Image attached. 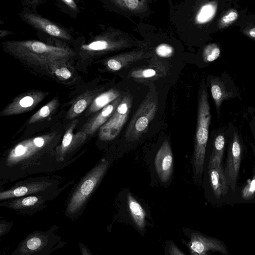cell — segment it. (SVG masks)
<instances>
[{"mask_svg": "<svg viewBox=\"0 0 255 255\" xmlns=\"http://www.w3.org/2000/svg\"><path fill=\"white\" fill-rule=\"evenodd\" d=\"M111 44L107 40L100 39L93 41L89 44H84L81 49L88 51H104L110 48Z\"/></svg>", "mask_w": 255, "mask_h": 255, "instance_id": "cell-26", "label": "cell"}, {"mask_svg": "<svg viewBox=\"0 0 255 255\" xmlns=\"http://www.w3.org/2000/svg\"><path fill=\"white\" fill-rule=\"evenodd\" d=\"M45 200L40 196H29L5 201L1 206L10 208L23 215L32 216L43 209Z\"/></svg>", "mask_w": 255, "mask_h": 255, "instance_id": "cell-12", "label": "cell"}, {"mask_svg": "<svg viewBox=\"0 0 255 255\" xmlns=\"http://www.w3.org/2000/svg\"><path fill=\"white\" fill-rule=\"evenodd\" d=\"M157 109V100L154 96L148 95L135 113L127 128L125 138L127 141L137 140L147 131Z\"/></svg>", "mask_w": 255, "mask_h": 255, "instance_id": "cell-5", "label": "cell"}, {"mask_svg": "<svg viewBox=\"0 0 255 255\" xmlns=\"http://www.w3.org/2000/svg\"><path fill=\"white\" fill-rule=\"evenodd\" d=\"M225 145V140L224 135H218L216 138L214 149L211 157H218L222 160L224 156V151Z\"/></svg>", "mask_w": 255, "mask_h": 255, "instance_id": "cell-27", "label": "cell"}, {"mask_svg": "<svg viewBox=\"0 0 255 255\" xmlns=\"http://www.w3.org/2000/svg\"><path fill=\"white\" fill-rule=\"evenodd\" d=\"M44 98L43 93L33 92L18 98L1 113L2 116H11L28 112L34 109Z\"/></svg>", "mask_w": 255, "mask_h": 255, "instance_id": "cell-13", "label": "cell"}, {"mask_svg": "<svg viewBox=\"0 0 255 255\" xmlns=\"http://www.w3.org/2000/svg\"><path fill=\"white\" fill-rule=\"evenodd\" d=\"M59 227L53 225L46 231L36 230L22 240L11 255H36L55 248L61 241Z\"/></svg>", "mask_w": 255, "mask_h": 255, "instance_id": "cell-4", "label": "cell"}, {"mask_svg": "<svg viewBox=\"0 0 255 255\" xmlns=\"http://www.w3.org/2000/svg\"><path fill=\"white\" fill-rule=\"evenodd\" d=\"M55 75L63 79H68L72 77V74L69 69L65 67H60L56 68L54 72Z\"/></svg>", "mask_w": 255, "mask_h": 255, "instance_id": "cell-34", "label": "cell"}, {"mask_svg": "<svg viewBox=\"0 0 255 255\" xmlns=\"http://www.w3.org/2000/svg\"><path fill=\"white\" fill-rule=\"evenodd\" d=\"M122 98L120 97L117 100L109 104L93 118L84 126L82 130L86 135L94 134L98 130L104 125L112 117V115L120 103Z\"/></svg>", "mask_w": 255, "mask_h": 255, "instance_id": "cell-18", "label": "cell"}, {"mask_svg": "<svg viewBox=\"0 0 255 255\" xmlns=\"http://www.w3.org/2000/svg\"><path fill=\"white\" fill-rule=\"evenodd\" d=\"M255 196V176L249 181L242 192V196L246 200H250Z\"/></svg>", "mask_w": 255, "mask_h": 255, "instance_id": "cell-31", "label": "cell"}, {"mask_svg": "<svg viewBox=\"0 0 255 255\" xmlns=\"http://www.w3.org/2000/svg\"><path fill=\"white\" fill-rule=\"evenodd\" d=\"M211 92L214 100L218 114H220V108L223 101L227 100L233 96L232 93L228 92L224 83L219 79L211 80Z\"/></svg>", "mask_w": 255, "mask_h": 255, "instance_id": "cell-20", "label": "cell"}, {"mask_svg": "<svg viewBox=\"0 0 255 255\" xmlns=\"http://www.w3.org/2000/svg\"><path fill=\"white\" fill-rule=\"evenodd\" d=\"M156 75L157 72L155 69L149 68L144 69V70L134 72L132 74V76L135 78H148L154 77L156 76Z\"/></svg>", "mask_w": 255, "mask_h": 255, "instance_id": "cell-33", "label": "cell"}, {"mask_svg": "<svg viewBox=\"0 0 255 255\" xmlns=\"http://www.w3.org/2000/svg\"><path fill=\"white\" fill-rule=\"evenodd\" d=\"M112 2L123 9L136 12L142 10L147 6V1L144 0H115Z\"/></svg>", "mask_w": 255, "mask_h": 255, "instance_id": "cell-23", "label": "cell"}, {"mask_svg": "<svg viewBox=\"0 0 255 255\" xmlns=\"http://www.w3.org/2000/svg\"><path fill=\"white\" fill-rule=\"evenodd\" d=\"M51 185L52 183L45 181L27 183L20 186L0 193V200L3 201L35 194L45 190Z\"/></svg>", "mask_w": 255, "mask_h": 255, "instance_id": "cell-16", "label": "cell"}, {"mask_svg": "<svg viewBox=\"0 0 255 255\" xmlns=\"http://www.w3.org/2000/svg\"><path fill=\"white\" fill-rule=\"evenodd\" d=\"M137 54L126 55V60L122 61H119L115 58L111 59L107 61V65L111 71H118L125 66L126 61L130 62L131 61L129 60L132 61L134 59H137Z\"/></svg>", "mask_w": 255, "mask_h": 255, "instance_id": "cell-29", "label": "cell"}, {"mask_svg": "<svg viewBox=\"0 0 255 255\" xmlns=\"http://www.w3.org/2000/svg\"><path fill=\"white\" fill-rule=\"evenodd\" d=\"M66 244V242L61 241L60 243H59V244L57 245V246L55 248H54L51 250H50V251H45V252H43L39 253L36 255H49L51 253H52L53 252L55 251L56 250H57L58 249L62 248Z\"/></svg>", "mask_w": 255, "mask_h": 255, "instance_id": "cell-37", "label": "cell"}, {"mask_svg": "<svg viewBox=\"0 0 255 255\" xmlns=\"http://www.w3.org/2000/svg\"><path fill=\"white\" fill-rule=\"evenodd\" d=\"M91 101L90 97H85L78 100L69 109L67 114L66 118L72 120L81 114L88 107Z\"/></svg>", "mask_w": 255, "mask_h": 255, "instance_id": "cell-24", "label": "cell"}, {"mask_svg": "<svg viewBox=\"0 0 255 255\" xmlns=\"http://www.w3.org/2000/svg\"><path fill=\"white\" fill-rule=\"evenodd\" d=\"M79 246L82 255H94L88 247L83 243L79 242Z\"/></svg>", "mask_w": 255, "mask_h": 255, "instance_id": "cell-36", "label": "cell"}, {"mask_svg": "<svg viewBox=\"0 0 255 255\" xmlns=\"http://www.w3.org/2000/svg\"><path fill=\"white\" fill-rule=\"evenodd\" d=\"M239 17V14L235 10H230L220 20L218 27L219 29L226 28L235 21Z\"/></svg>", "mask_w": 255, "mask_h": 255, "instance_id": "cell-28", "label": "cell"}, {"mask_svg": "<svg viewBox=\"0 0 255 255\" xmlns=\"http://www.w3.org/2000/svg\"><path fill=\"white\" fill-rule=\"evenodd\" d=\"M242 152L239 135L235 132L230 143L226 165L224 169L228 186L233 191H235L239 175Z\"/></svg>", "mask_w": 255, "mask_h": 255, "instance_id": "cell-9", "label": "cell"}, {"mask_svg": "<svg viewBox=\"0 0 255 255\" xmlns=\"http://www.w3.org/2000/svg\"><path fill=\"white\" fill-rule=\"evenodd\" d=\"M13 225V222L7 221L5 219L0 221V237H2L8 234Z\"/></svg>", "mask_w": 255, "mask_h": 255, "instance_id": "cell-35", "label": "cell"}, {"mask_svg": "<svg viewBox=\"0 0 255 255\" xmlns=\"http://www.w3.org/2000/svg\"><path fill=\"white\" fill-rule=\"evenodd\" d=\"M220 53V49L217 44L215 43L208 44L203 50V60L206 62H213L219 57Z\"/></svg>", "mask_w": 255, "mask_h": 255, "instance_id": "cell-25", "label": "cell"}, {"mask_svg": "<svg viewBox=\"0 0 255 255\" xmlns=\"http://www.w3.org/2000/svg\"><path fill=\"white\" fill-rule=\"evenodd\" d=\"M156 54L161 58H170L174 53L172 46L167 43L160 44L156 49Z\"/></svg>", "mask_w": 255, "mask_h": 255, "instance_id": "cell-30", "label": "cell"}, {"mask_svg": "<svg viewBox=\"0 0 255 255\" xmlns=\"http://www.w3.org/2000/svg\"><path fill=\"white\" fill-rule=\"evenodd\" d=\"M254 132H255V125H254Z\"/></svg>", "mask_w": 255, "mask_h": 255, "instance_id": "cell-40", "label": "cell"}, {"mask_svg": "<svg viewBox=\"0 0 255 255\" xmlns=\"http://www.w3.org/2000/svg\"><path fill=\"white\" fill-rule=\"evenodd\" d=\"M182 230L184 235L189 239L188 241L182 240V244L187 247L191 255H209L208 253L212 251H217L222 254L227 252L226 248L220 241L190 228H183Z\"/></svg>", "mask_w": 255, "mask_h": 255, "instance_id": "cell-8", "label": "cell"}, {"mask_svg": "<svg viewBox=\"0 0 255 255\" xmlns=\"http://www.w3.org/2000/svg\"><path fill=\"white\" fill-rule=\"evenodd\" d=\"M127 205L131 223L141 235H144L146 231V227L149 224L147 221V214L144 208L129 193L127 196Z\"/></svg>", "mask_w": 255, "mask_h": 255, "instance_id": "cell-15", "label": "cell"}, {"mask_svg": "<svg viewBox=\"0 0 255 255\" xmlns=\"http://www.w3.org/2000/svg\"><path fill=\"white\" fill-rule=\"evenodd\" d=\"M5 49L17 58L29 63L46 65L66 59L70 50L36 40L13 41L4 43Z\"/></svg>", "mask_w": 255, "mask_h": 255, "instance_id": "cell-1", "label": "cell"}, {"mask_svg": "<svg viewBox=\"0 0 255 255\" xmlns=\"http://www.w3.org/2000/svg\"><path fill=\"white\" fill-rule=\"evenodd\" d=\"M132 104L131 96L127 95L122 98L112 117L100 128L99 137L101 140L111 141L119 135L127 121Z\"/></svg>", "mask_w": 255, "mask_h": 255, "instance_id": "cell-7", "label": "cell"}, {"mask_svg": "<svg viewBox=\"0 0 255 255\" xmlns=\"http://www.w3.org/2000/svg\"><path fill=\"white\" fill-rule=\"evenodd\" d=\"M78 123V121H74L67 129L63 136L62 143L57 149V157L59 161L64 160L66 155L84 141L86 134L82 132L74 134V130Z\"/></svg>", "mask_w": 255, "mask_h": 255, "instance_id": "cell-14", "label": "cell"}, {"mask_svg": "<svg viewBox=\"0 0 255 255\" xmlns=\"http://www.w3.org/2000/svg\"><path fill=\"white\" fill-rule=\"evenodd\" d=\"M155 167L160 180L167 182L170 179L174 168V157L168 140L161 145L155 158Z\"/></svg>", "mask_w": 255, "mask_h": 255, "instance_id": "cell-10", "label": "cell"}, {"mask_svg": "<svg viewBox=\"0 0 255 255\" xmlns=\"http://www.w3.org/2000/svg\"><path fill=\"white\" fill-rule=\"evenodd\" d=\"M24 18L29 24L52 36L65 40L71 39L66 32L49 20L32 14H26Z\"/></svg>", "mask_w": 255, "mask_h": 255, "instance_id": "cell-17", "label": "cell"}, {"mask_svg": "<svg viewBox=\"0 0 255 255\" xmlns=\"http://www.w3.org/2000/svg\"><path fill=\"white\" fill-rule=\"evenodd\" d=\"M217 8V1L208 2L202 5L196 16V24H204L211 21L216 14Z\"/></svg>", "mask_w": 255, "mask_h": 255, "instance_id": "cell-21", "label": "cell"}, {"mask_svg": "<svg viewBox=\"0 0 255 255\" xmlns=\"http://www.w3.org/2000/svg\"><path fill=\"white\" fill-rule=\"evenodd\" d=\"M218 157L210 158L208 173L213 191L217 198L225 196L228 191V185L221 163Z\"/></svg>", "mask_w": 255, "mask_h": 255, "instance_id": "cell-11", "label": "cell"}, {"mask_svg": "<svg viewBox=\"0 0 255 255\" xmlns=\"http://www.w3.org/2000/svg\"><path fill=\"white\" fill-rule=\"evenodd\" d=\"M54 137L53 135H46L29 138L19 143L11 150L7 157V166H15L36 156L47 148Z\"/></svg>", "mask_w": 255, "mask_h": 255, "instance_id": "cell-6", "label": "cell"}, {"mask_svg": "<svg viewBox=\"0 0 255 255\" xmlns=\"http://www.w3.org/2000/svg\"><path fill=\"white\" fill-rule=\"evenodd\" d=\"M120 97V92L117 89H113L103 93L93 101L89 109L88 113H94L102 110Z\"/></svg>", "mask_w": 255, "mask_h": 255, "instance_id": "cell-19", "label": "cell"}, {"mask_svg": "<svg viewBox=\"0 0 255 255\" xmlns=\"http://www.w3.org/2000/svg\"><path fill=\"white\" fill-rule=\"evenodd\" d=\"M245 33L250 38L255 40V28L248 30Z\"/></svg>", "mask_w": 255, "mask_h": 255, "instance_id": "cell-39", "label": "cell"}, {"mask_svg": "<svg viewBox=\"0 0 255 255\" xmlns=\"http://www.w3.org/2000/svg\"><path fill=\"white\" fill-rule=\"evenodd\" d=\"M62 2L71 9L76 10L78 8L77 4L73 0H62Z\"/></svg>", "mask_w": 255, "mask_h": 255, "instance_id": "cell-38", "label": "cell"}, {"mask_svg": "<svg viewBox=\"0 0 255 255\" xmlns=\"http://www.w3.org/2000/svg\"><path fill=\"white\" fill-rule=\"evenodd\" d=\"M211 121V107L206 87L204 81H203L199 91L197 126L193 155L194 170L197 179L201 178L204 170Z\"/></svg>", "mask_w": 255, "mask_h": 255, "instance_id": "cell-2", "label": "cell"}, {"mask_svg": "<svg viewBox=\"0 0 255 255\" xmlns=\"http://www.w3.org/2000/svg\"><path fill=\"white\" fill-rule=\"evenodd\" d=\"M165 255H186L173 241H167L165 244Z\"/></svg>", "mask_w": 255, "mask_h": 255, "instance_id": "cell-32", "label": "cell"}, {"mask_svg": "<svg viewBox=\"0 0 255 255\" xmlns=\"http://www.w3.org/2000/svg\"><path fill=\"white\" fill-rule=\"evenodd\" d=\"M109 167V162L103 159L82 179L69 199L65 215L73 220L81 216L85 205L103 177Z\"/></svg>", "mask_w": 255, "mask_h": 255, "instance_id": "cell-3", "label": "cell"}, {"mask_svg": "<svg viewBox=\"0 0 255 255\" xmlns=\"http://www.w3.org/2000/svg\"><path fill=\"white\" fill-rule=\"evenodd\" d=\"M58 105V99L57 98L53 99L34 114L30 118L29 123L33 124L49 117Z\"/></svg>", "mask_w": 255, "mask_h": 255, "instance_id": "cell-22", "label": "cell"}]
</instances>
